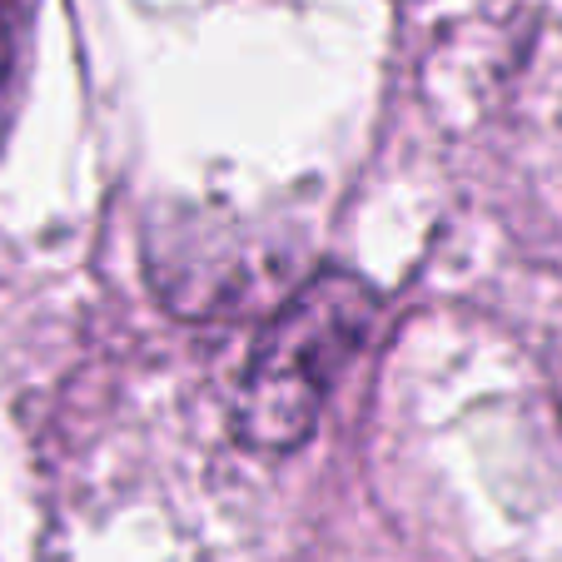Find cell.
I'll return each mask as SVG.
<instances>
[{
  "label": "cell",
  "instance_id": "cell-1",
  "mask_svg": "<svg viewBox=\"0 0 562 562\" xmlns=\"http://www.w3.org/2000/svg\"><path fill=\"white\" fill-rule=\"evenodd\" d=\"M373 318L379 294L359 274L324 269L304 279L255 339L234 404L239 438L265 453L304 443L329 389L373 334Z\"/></svg>",
  "mask_w": 562,
  "mask_h": 562
},
{
  "label": "cell",
  "instance_id": "cell-2",
  "mask_svg": "<svg viewBox=\"0 0 562 562\" xmlns=\"http://www.w3.org/2000/svg\"><path fill=\"white\" fill-rule=\"evenodd\" d=\"M25 35H31V0H0V105H5V90L21 70Z\"/></svg>",
  "mask_w": 562,
  "mask_h": 562
}]
</instances>
